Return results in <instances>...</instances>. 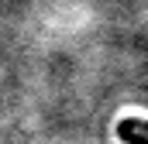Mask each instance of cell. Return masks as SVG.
<instances>
[{"label":"cell","mask_w":148,"mask_h":144,"mask_svg":"<svg viewBox=\"0 0 148 144\" xmlns=\"http://www.w3.org/2000/svg\"><path fill=\"white\" fill-rule=\"evenodd\" d=\"M121 134L134 144H148V124H134V120H124L121 124Z\"/></svg>","instance_id":"obj_1"}]
</instances>
